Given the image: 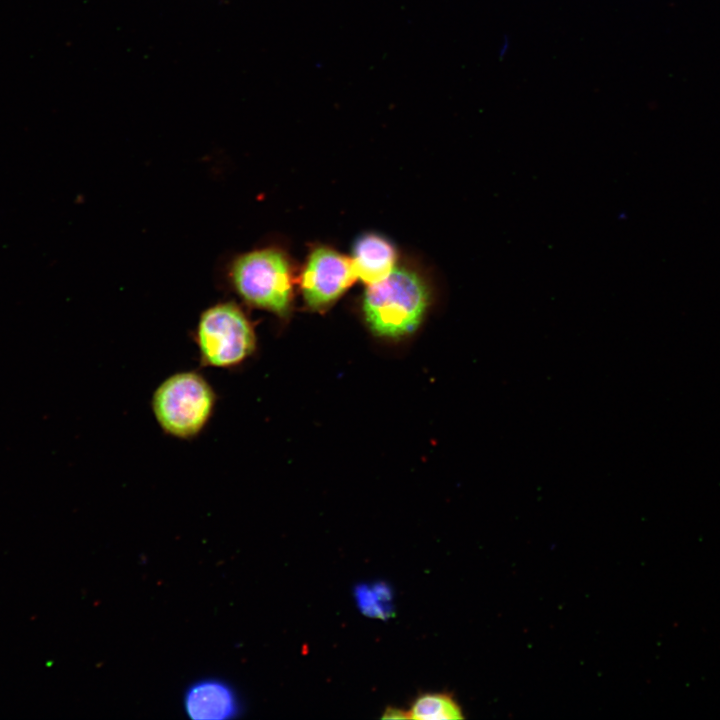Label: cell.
Returning <instances> with one entry per match:
<instances>
[{
	"instance_id": "cell-1",
	"label": "cell",
	"mask_w": 720,
	"mask_h": 720,
	"mask_svg": "<svg viewBox=\"0 0 720 720\" xmlns=\"http://www.w3.org/2000/svg\"><path fill=\"white\" fill-rule=\"evenodd\" d=\"M226 287L249 306L286 316L292 300V271L278 248L262 247L239 253L224 265Z\"/></svg>"
},
{
	"instance_id": "cell-4",
	"label": "cell",
	"mask_w": 720,
	"mask_h": 720,
	"mask_svg": "<svg viewBox=\"0 0 720 720\" xmlns=\"http://www.w3.org/2000/svg\"><path fill=\"white\" fill-rule=\"evenodd\" d=\"M193 339L202 366L233 369L256 349L253 324L240 305L232 300L214 303L203 310Z\"/></svg>"
},
{
	"instance_id": "cell-6",
	"label": "cell",
	"mask_w": 720,
	"mask_h": 720,
	"mask_svg": "<svg viewBox=\"0 0 720 720\" xmlns=\"http://www.w3.org/2000/svg\"><path fill=\"white\" fill-rule=\"evenodd\" d=\"M184 710L193 720H227L240 712V701L232 686L220 679L193 682L184 693Z\"/></svg>"
},
{
	"instance_id": "cell-10",
	"label": "cell",
	"mask_w": 720,
	"mask_h": 720,
	"mask_svg": "<svg viewBox=\"0 0 720 720\" xmlns=\"http://www.w3.org/2000/svg\"><path fill=\"white\" fill-rule=\"evenodd\" d=\"M384 719H402L408 718V711H402L400 709L388 708L385 710L383 716Z\"/></svg>"
},
{
	"instance_id": "cell-9",
	"label": "cell",
	"mask_w": 720,
	"mask_h": 720,
	"mask_svg": "<svg viewBox=\"0 0 720 720\" xmlns=\"http://www.w3.org/2000/svg\"><path fill=\"white\" fill-rule=\"evenodd\" d=\"M357 598L362 610L376 617L385 616L386 609L383 601H390V592L384 586H375L372 590L368 588H360L357 592Z\"/></svg>"
},
{
	"instance_id": "cell-5",
	"label": "cell",
	"mask_w": 720,
	"mask_h": 720,
	"mask_svg": "<svg viewBox=\"0 0 720 720\" xmlns=\"http://www.w3.org/2000/svg\"><path fill=\"white\" fill-rule=\"evenodd\" d=\"M357 278L352 259L319 247L309 256L301 286L306 303L320 309L334 302Z\"/></svg>"
},
{
	"instance_id": "cell-8",
	"label": "cell",
	"mask_w": 720,
	"mask_h": 720,
	"mask_svg": "<svg viewBox=\"0 0 720 720\" xmlns=\"http://www.w3.org/2000/svg\"><path fill=\"white\" fill-rule=\"evenodd\" d=\"M461 706L446 693L424 694L416 699L408 711V718L417 720L462 719Z\"/></svg>"
},
{
	"instance_id": "cell-2",
	"label": "cell",
	"mask_w": 720,
	"mask_h": 720,
	"mask_svg": "<svg viewBox=\"0 0 720 720\" xmlns=\"http://www.w3.org/2000/svg\"><path fill=\"white\" fill-rule=\"evenodd\" d=\"M429 290L412 270L395 267L368 288L363 310L370 328L379 336L400 337L413 332L429 305Z\"/></svg>"
},
{
	"instance_id": "cell-3",
	"label": "cell",
	"mask_w": 720,
	"mask_h": 720,
	"mask_svg": "<svg viewBox=\"0 0 720 720\" xmlns=\"http://www.w3.org/2000/svg\"><path fill=\"white\" fill-rule=\"evenodd\" d=\"M216 393L206 378L187 370L165 378L154 390L151 408L161 430L191 440L207 426L215 410Z\"/></svg>"
},
{
	"instance_id": "cell-7",
	"label": "cell",
	"mask_w": 720,
	"mask_h": 720,
	"mask_svg": "<svg viewBox=\"0 0 720 720\" xmlns=\"http://www.w3.org/2000/svg\"><path fill=\"white\" fill-rule=\"evenodd\" d=\"M395 261L394 247L378 235H364L354 245L352 263L356 276L368 285L385 279L395 268Z\"/></svg>"
}]
</instances>
